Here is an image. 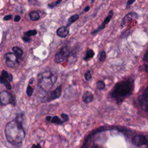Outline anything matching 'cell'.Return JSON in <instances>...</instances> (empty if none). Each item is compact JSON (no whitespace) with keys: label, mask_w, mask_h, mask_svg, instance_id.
I'll return each instance as SVG.
<instances>
[{"label":"cell","mask_w":148,"mask_h":148,"mask_svg":"<svg viewBox=\"0 0 148 148\" xmlns=\"http://www.w3.org/2000/svg\"><path fill=\"white\" fill-rule=\"evenodd\" d=\"M5 133L8 141L15 145L21 144L25 138V132L18 119L9 121L5 127Z\"/></svg>","instance_id":"6da1fadb"},{"label":"cell","mask_w":148,"mask_h":148,"mask_svg":"<svg viewBox=\"0 0 148 148\" xmlns=\"http://www.w3.org/2000/svg\"><path fill=\"white\" fill-rule=\"evenodd\" d=\"M134 88L133 82L130 80L121 81L117 83L112 93V97L117 102H121L125 97L130 95Z\"/></svg>","instance_id":"7a4b0ae2"},{"label":"cell","mask_w":148,"mask_h":148,"mask_svg":"<svg viewBox=\"0 0 148 148\" xmlns=\"http://www.w3.org/2000/svg\"><path fill=\"white\" fill-rule=\"evenodd\" d=\"M57 79V75L50 71L39 73L38 76V85L41 90L45 92H47L54 84Z\"/></svg>","instance_id":"3957f363"},{"label":"cell","mask_w":148,"mask_h":148,"mask_svg":"<svg viewBox=\"0 0 148 148\" xmlns=\"http://www.w3.org/2000/svg\"><path fill=\"white\" fill-rule=\"evenodd\" d=\"M70 54V50L67 47H62L55 56L54 60L57 63L64 61Z\"/></svg>","instance_id":"277c9868"},{"label":"cell","mask_w":148,"mask_h":148,"mask_svg":"<svg viewBox=\"0 0 148 148\" xmlns=\"http://www.w3.org/2000/svg\"><path fill=\"white\" fill-rule=\"evenodd\" d=\"M5 63L9 67H14L18 62L17 56L12 53H8L5 55Z\"/></svg>","instance_id":"5b68a950"},{"label":"cell","mask_w":148,"mask_h":148,"mask_svg":"<svg viewBox=\"0 0 148 148\" xmlns=\"http://www.w3.org/2000/svg\"><path fill=\"white\" fill-rule=\"evenodd\" d=\"M0 103L3 105L9 103L14 104V101L12 95L8 92L2 91L0 92Z\"/></svg>","instance_id":"8992f818"},{"label":"cell","mask_w":148,"mask_h":148,"mask_svg":"<svg viewBox=\"0 0 148 148\" xmlns=\"http://www.w3.org/2000/svg\"><path fill=\"white\" fill-rule=\"evenodd\" d=\"M132 143L136 146L148 145V139L144 135H138L133 137L132 139Z\"/></svg>","instance_id":"52a82bcc"},{"label":"cell","mask_w":148,"mask_h":148,"mask_svg":"<svg viewBox=\"0 0 148 148\" xmlns=\"http://www.w3.org/2000/svg\"><path fill=\"white\" fill-rule=\"evenodd\" d=\"M137 14L135 12H131L125 15L121 21V27H124L131 20L136 19L137 18Z\"/></svg>","instance_id":"ba28073f"},{"label":"cell","mask_w":148,"mask_h":148,"mask_svg":"<svg viewBox=\"0 0 148 148\" xmlns=\"http://www.w3.org/2000/svg\"><path fill=\"white\" fill-rule=\"evenodd\" d=\"M61 92V86L58 87L54 91H51L49 96L47 98V101H50L52 100H54L60 97Z\"/></svg>","instance_id":"9c48e42d"},{"label":"cell","mask_w":148,"mask_h":148,"mask_svg":"<svg viewBox=\"0 0 148 148\" xmlns=\"http://www.w3.org/2000/svg\"><path fill=\"white\" fill-rule=\"evenodd\" d=\"M69 33V28L68 26H62L57 29V35L61 38H65Z\"/></svg>","instance_id":"30bf717a"},{"label":"cell","mask_w":148,"mask_h":148,"mask_svg":"<svg viewBox=\"0 0 148 148\" xmlns=\"http://www.w3.org/2000/svg\"><path fill=\"white\" fill-rule=\"evenodd\" d=\"M94 98L93 94H92L91 92L86 91L84 92L83 96H82V100L84 103H90L91 102Z\"/></svg>","instance_id":"8fae6325"},{"label":"cell","mask_w":148,"mask_h":148,"mask_svg":"<svg viewBox=\"0 0 148 148\" xmlns=\"http://www.w3.org/2000/svg\"><path fill=\"white\" fill-rule=\"evenodd\" d=\"M139 102L142 104L148 102V85L144 91L143 94L139 97Z\"/></svg>","instance_id":"7c38bea8"},{"label":"cell","mask_w":148,"mask_h":148,"mask_svg":"<svg viewBox=\"0 0 148 148\" xmlns=\"http://www.w3.org/2000/svg\"><path fill=\"white\" fill-rule=\"evenodd\" d=\"M1 76L3 77L4 79H5L6 80H8L9 82H10L13 80V76L11 74L8 73L5 71H2Z\"/></svg>","instance_id":"4fadbf2b"},{"label":"cell","mask_w":148,"mask_h":148,"mask_svg":"<svg viewBox=\"0 0 148 148\" xmlns=\"http://www.w3.org/2000/svg\"><path fill=\"white\" fill-rule=\"evenodd\" d=\"M95 53L94 52V51L91 49H88L86 51V54L85 57H84V60L86 61H88V60H90V58H92L94 56Z\"/></svg>","instance_id":"5bb4252c"},{"label":"cell","mask_w":148,"mask_h":148,"mask_svg":"<svg viewBox=\"0 0 148 148\" xmlns=\"http://www.w3.org/2000/svg\"><path fill=\"white\" fill-rule=\"evenodd\" d=\"M79 16L78 14H74L72 16H71L69 19H68V24H67V26L69 27V25L72 24L73 23H74L75 21H76V20H77L79 19Z\"/></svg>","instance_id":"9a60e30c"},{"label":"cell","mask_w":148,"mask_h":148,"mask_svg":"<svg viewBox=\"0 0 148 148\" xmlns=\"http://www.w3.org/2000/svg\"><path fill=\"white\" fill-rule=\"evenodd\" d=\"M29 17L32 20H38L39 18V14L36 11H32L29 13Z\"/></svg>","instance_id":"2e32d148"},{"label":"cell","mask_w":148,"mask_h":148,"mask_svg":"<svg viewBox=\"0 0 148 148\" xmlns=\"http://www.w3.org/2000/svg\"><path fill=\"white\" fill-rule=\"evenodd\" d=\"M50 121L52 123H55V124H61L63 123V121L57 116H55L53 117H51Z\"/></svg>","instance_id":"e0dca14e"},{"label":"cell","mask_w":148,"mask_h":148,"mask_svg":"<svg viewBox=\"0 0 148 148\" xmlns=\"http://www.w3.org/2000/svg\"><path fill=\"white\" fill-rule=\"evenodd\" d=\"M113 15V10H110V11L109 12L108 16H107L105 17V18L104 19L103 22L102 23H103V24H105V25H106V24H107L108 23H109V22L110 21V20H111V18H112Z\"/></svg>","instance_id":"ac0fdd59"},{"label":"cell","mask_w":148,"mask_h":148,"mask_svg":"<svg viewBox=\"0 0 148 148\" xmlns=\"http://www.w3.org/2000/svg\"><path fill=\"white\" fill-rule=\"evenodd\" d=\"M0 83L2 84H3L9 90L11 89V86H10V82H9L8 80H6L5 79H4L2 76H0Z\"/></svg>","instance_id":"d6986e66"},{"label":"cell","mask_w":148,"mask_h":148,"mask_svg":"<svg viewBox=\"0 0 148 148\" xmlns=\"http://www.w3.org/2000/svg\"><path fill=\"white\" fill-rule=\"evenodd\" d=\"M13 51L16 53V56L18 57H21L23 54V51L18 47H13Z\"/></svg>","instance_id":"ffe728a7"},{"label":"cell","mask_w":148,"mask_h":148,"mask_svg":"<svg viewBox=\"0 0 148 148\" xmlns=\"http://www.w3.org/2000/svg\"><path fill=\"white\" fill-rule=\"evenodd\" d=\"M105 27V24H103V23H102L100 25H99V26L98 27V28H96L95 29H94V30L91 32V34H92V35H95V34H97V32H99V31H100L101 30L103 29Z\"/></svg>","instance_id":"44dd1931"},{"label":"cell","mask_w":148,"mask_h":148,"mask_svg":"<svg viewBox=\"0 0 148 148\" xmlns=\"http://www.w3.org/2000/svg\"><path fill=\"white\" fill-rule=\"evenodd\" d=\"M105 87V84L103 82H102V81H98L97 83V87L98 89L101 90L104 89Z\"/></svg>","instance_id":"7402d4cb"},{"label":"cell","mask_w":148,"mask_h":148,"mask_svg":"<svg viewBox=\"0 0 148 148\" xmlns=\"http://www.w3.org/2000/svg\"><path fill=\"white\" fill-rule=\"evenodd\" d=\"M106 57V53L105 51H102L99 54V61L101 62H103L105 60Z\"/></svg>","instance_id":"603a6c76"},{"label":"cell","mask_w":148,"mask_h":148,"mask_svg":"<svg viewBox=\"0 0 148 148\" xmlns=\"http://www.w3.org/2000/svg\"><path fill=\"white\" fill-rule=\"evenodd\" d=\"M37 34V31L35 29L34 30H29L26 32H25V35L27 36H32V35H35Z\"/></svg>","instance_id":"cb8c5ba5"},{"label":"cell","mask_w":148,"mask_h":148,"mask_svg":"<svg viewBox=\"0 0 148 148\" xmlns=\"http://www.w3.org/2000/svg\"><path fill=\"white\" fill-rule=\"evenodd\" d=\"M84 77H85V79L87 81L90 80L91 79V72L90 71H88L84 74Z\"/></svg>","instance_id":"d4e9b609"},{"label":"cell","mask_w":148,"mask_h":148,"mask_svg":"<svg viewBox=\"0 0 148 148\" xmlns=\"http://www.w3.org/2000/svg\"><path fill=\"white\" fill-rule=\"evenodd\" d=\"M32 92H33V89L30 86H28L27 87V94L30 97L31 96V95L32 94Z\"/></svg>","instance_id":"484cf974"},{"label":"cell","mask_w":148,"mask_h":148,"mask_svg":"<svg viewBox=\"0 0 148 148\" xmlns=\"http://www.w3.org/2000/svg\"><path fill=\"white\" fill-rule=\"evenodd\" d=\"M61 1H62V0H57V1L53 2V3H51V4H49V6L50 8H54V7H55L56 5H57L58 4H59V3L61 2Z\"/></svg>","instance_id":"4316f807"},{"label":"cell","mask_w":148,"mask_h":148,"mask_svg":"<svg viewBox=\"0 0 148 148\" xmlns=\"http://www.w3.org/2000/svg\"><path fill=\"white\" fill-rule=\"evenodd\" d=\"M61 117L62 118V119L64 121H66L68 120V116L67 114H64V113H62L61 114Z\"/></svg>","instance_id":"83f0119b"},{"label":"cell","mask_w":148,"mask_h":148,"mask_svg":"<svg viewBox=\"0 0 148 148\" xmlns=\"http://www.w3.org/2000/svg\"><path fill=\"white\" fill-rule=\"evenodd\" d=\"M135 1H136V0H128V1H127V2L126 8H128L130 5H131L132 4H133V3L135 2Z\"/></svg>","instance_id":"f1b7e54d"},{"label":"cell","mask_w":148,"mask_h":148,"mask_svg":"<svg viewBox=\"0 0 148 148\" xmlns=\"http://www.w3.org/2000/svg\"><path fill=\"white\" fill-rule=\"evenodd\" d=\"M23 40L24 41V42H29L31 40V39L29 38H28V36H24L23 38Z\"/></svg>","instance_id":"f546056e"},{"label":"cell","mask_w":148,"mask_h":148,"mask_svg":"<svg viewBox=\"0 0 148 148\" xmlns=\"http://www.w3.org/2000/svg\"><path fill=\"white\" fill-rule=\"evenodd\" d=\"M12 18V16L11 15H6L3 17V20H9Z\"/></svg>","instance_id":"4dcf8cb0"},{"label":"cell","mask_w":148,"mask_h":148,"mask_svg":"<svg viewBox=\"0 0 148 148\" xmlns=\"http://www.w3.org/2000/svg\"><path fill=\"white\" fill-rule=\"evenodd\" d=\"M20 19H21L20 16L17 15V16H16V17H15V18H14V21H15L16 22H18V21H19L20 20Z\"/></svg>","instance_id":"1f68e13d"},{"label":"cell","mask_w":148,"mask_h":148,"mask_svg":"<svg viewBox=\"0 0 148 148\" xmlns=\"http://www.w3.org/2000/svg\"><path fill=\"white\" fill-rule=\"evenodd\" d=\"M31 148H41V146L40 144H37V145H33Z\"/></svg>","instance_id":"d6a6232c"},{"label":"cell","mask_w":148,"mask_h":148,"mask_svg":"<svg viewBox=\"0 0 148 148\" xmlns=\"http://www.w3.org/2000/svg\"><path fill=\"white\" fill-rule=\"evenodd\" d=\"M89 10H90V7H89V6H87L84 8V12H88Z\"/></svg>","instance_id":"836d02e7"},{"label":"cell","mask_w":148,"mask_h":148,"mask_svg":"<svg viewBox=\"0 0 148 148\" xmlns=\"http://www.w3.org/2000/svg\"><path fill=\"white\" fill-rule=\"evenodd\" d=\"M145 68H146V71L148 72V60L146 61V65H145Z\"/></svg>","instance_id":"e575fe53"},{"label":"cell","mask_w":148,"mask_h":148,"mask_svg":"<svg viewBox=\"0 0 148 148\" xmlns=\"http://www.w3.org/2000/svg\"><path fill=\"white\" fill-rule=\"evenodd\" d=\"M146 109H147V110L148 111V104H147V108H146Z\"/></svg>","instance_id":"d590c367"}]
</instances>
